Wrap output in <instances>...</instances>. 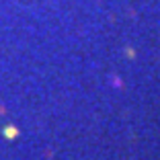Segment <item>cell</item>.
Segmentation results:
<instances>
[{"label": "cell", "mask_w": 160, "mask_h": 160, "mask_svg": "<svg viewBox=\"0 0 160 160\" xmlns=\"http://www.w3.org/2000/svg\"><path fill=\"white\" fill-rule=\"evenodd\" d=\"M2 136H4L6 140H14V138L19 136V129H17L14 125H6L4 129H2Z\"/></svg>", "instance_id": "cell-1"}]
</instances>
